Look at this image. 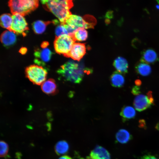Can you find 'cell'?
I'll list each match as a JSON object with an SVG mask.
<instances>
[{
	"instance_id": "21",
	"label": "cell",
	"mask_w": 159,
	"mask_h": 159,
	"mask_svg": "<svg viewBox=\"0 0 159 159\" xmlns=\"http://www.w3.org/2000/svg\"><path fill=\"white\" fill-rule=\"evenodd\" d=\"M69 146L68 143L64 140L58 142L54 146V150L56 153L58 155L64 154L68 151Z\"/></svg>"
},
{
	"instance_id": "35",
	"label": "cell",
	"mask_w": 159,
	"mask_h": 159,
	"mask_svg": "<svg viewBox=\"0 0 159 159\" xmlns=\"http://www.w3.org/2000/svg\"><path fill=\"white\" fill-rule=\"evenodd\" d=\"M158 1V3H159V1Z\"/></svg>"
},
{
	"instance_id": "25",
	"label": "cell",
	"mask_w": 159,
	"mask_h": 159,
	"mask_svg": "<svg viewBox=\"0 0 159 159\" xmlns=\"http://www.w3.org/2000/svg\"><path fill=\"white\" fill-rule=\"evenodd\" d=\"M56 37L64 35H69L64 25L61 24L58 25L55 29Z\"/></svg>"
},
{
	"instance_id": "32",
	"label": "cell",
	"mask_w": 159,
	"mask_h": 159,
	"mask_svg": "<svg viewBox=\"0 0 159 159\" xmlns=\"http://www.w3.org/2000/svg\"><path fill=\"white\" fill-rule=\"evenodd\" d=\"M135 83L136 86H139L141 84V81L139 80H137L135 81Z\"/></svg>"
},
{
	"instance_id": "14",
	"label": "cell",
	"mask_w": 159,
	"mask_h": 159,
	"mask_svg": "<svg viewBox=\"0 0 159 159\" xmlns=\"http://www.w3.org/2000/svg\"><path fill=\"white\" fill-rule=\"evenodd\" d=\"M157 54L152 49H148L143 52L141 60L148 64H153L158 61Z\"/></svg>"
},
{
	"instance_id": "9",
	"label": "cell",
	"mask_w": 159,
	"mask_h": 159,
	"mask_svg": "<svg viewBox=\"0 0 159 159\" xmlns=\"http://www.w3.org/2000/svg\"><path fill=\"white\" fill-rule=\"evenodd\" d=\"M86 47L85 44L74 43L67 57L80 61L85 54Z\"/></svg>"
},
{
	"instance_id": "34",
	"label": "cell",
	"mask_w": 159,
	"mask_h": 159,
	"mask_svg": "<svg viewBox=\"0 0 159 159\" xmlns=\"http://www.w3.org/2000/svg\"><path fill=\"white\" fill-rule=\"evenodd\" d=\"M155 128L158 130L159 131V122H158L156 125Z\"/></svg>"
},
{
	"instance_id": "11",
	"label": "cell",
	"mask_w": 159,
	"mask_h": 159,
	"mask_svg": "<svg viewBox=\"0 0 159 159\" xmlns=\"http://www.w3.org/2000/svg\"><path fill=\"white\" fill-rule=\"evenodd\" d=\"M109 152L102 146L97 145L90 152L86 159H110Z\"/></svg>"
},
{
	"instance_id": "16",
	"label": "cell",
	"mask_w": 159,
	"mask_h": 159,
	"mask_svg": "<svg viewBox=\"0 0 159 159\" xmlns=\"http://www.w3.org/2000/svg\"><path fill=\"white\" fill-rule=\"evenodd\" d=\"M110 81L112 86L116 87H121L124 85L125 79L122 74L117 71H115L111 75Z\"/></svg>"
},
{
	"instance_id": "29",
	"label": "cell",
	"mask_w": 159,
	"mask_h": 159,
	"mask_svg": "<svg viewBox=\"0 0 159 159\" xmlns=\"http://www.w3.org/2000/svg\"><path fill=\"white\" fill-rule=\"evenodd\" d=\"M147 96L150 101L151 103L153 105L154 104V101L151 91L148 92L147 94Z\"/></svg>"
},
{
	"instance_id": "17",
	"label": "cell",
	"mask_w": 159,
	"mask_h": 159,
	"mask_svg": "<svg viewBox=\"0 0 159 159\" xmlns=\"http://www.w3.org/2000/svg\"><path fill=\"white\" fill-rule=\"evenodd\" d=\"M135 69L137 73L143 76L148 75L151 71V68L148 64L141 60L136 64Z\"/></svg>"
},
{
	"instance_id": "26",
	"label": "cell",
	"mask_w": 159,
	"mask_h": 159,
	"mask_svg": "<svg viewBox=\"0 0 159 159\" xmlns=\"http://www.w3.org/2000/svg\"><path fill=\"white\" fill-rule=\"evenodd\" d=\"M131 92L133 95H138L141 92L140 88L138 86H134L132 88Z\"/></svg>"
},
{
	"instance_id": "15",
	"label": "cell",
	"mask_w": 159,
	"mask_h": 159,
	"mask_svg": "<svg viewBox=\"0 0 159 159\" xmlns=\"http://www.w3.org/2000/svg\"><path fill=\"white\" fill-rule=\"evenodd\" d=\"M42 91L47 94H53L57 92V86L54 80L49 79L45 80L41 85Z\"/></svg>"
},
{
	"instance_id": "18",
	"label": "cell",
	"mask_w": 159,
	"mask_h": 159,
	"mask_svg": "<svg viewBox=\"0 0 159 159\" xmlns=\"http://www.w3.org/2000/svg\"><path fill=\"white\" fill-rule=\"evenodd\" d=\"M136 115L135 109L129 106H124L120 112V115L124 121L134 118Z\"/></svg>"
},
{
	"instance_id": "13",
	"label": "cell",
	"mask_w": 159,
	"mask_h": 159,
	"mask_svg": "<svg viewBox=\"0 0 159 159\" xmlns=\"http://www.w3.org/2000/svg\"><path fill=\"white\" fill-rule=\"evenodd\" d=\"M113 65L118 72L125 74L127 73L128 65L127 60L123 57H119L113 62Z\"/></svg>"
},
{
	"instance_id": "6",
	"label": "cell",
	"mask_w": 159,
	"mask_h": 159,
	"mask_svg": "<svg viewBox=\"0 0 159 159\" xmlns=\"http://www.w3.org/2000/svg\"><path fill=\"white\" fill-rule=\"evenodd\" d=\"M12 16V22L10 30L16 34L26 35L29 28L24 16L18 13L13 14Z\"/></svg>"
},
{
	"instance_id": "3",
	"label": "cell",
	"mask_w": 159,
	"mask_h": 159,
	"mask_svg": "<svg viewBox=\"0 0 159 159\" xmlns=\"http://www.w3.org/2000/svg\"><path fill=\"white\" fill-rule=\"evenodd\" d=\"M38 0H11L8 5L12 14L18 13L23 16L29 14L37 8Z\"/></svg>"
},
{
	"instance_id": "31",
	"label": "cell",
	"mask_w": 159,
	"mask_h": 159,
	"mask_svg": "<svg viewBox=\"0 0 159 159\" xmlns=\"http://www.w3.org/2000/svg\"><path fill=\"white\" fill-rule=\"evenodd\" d=\"M48 44V42H44L42 43L41 46L42 48L46 47H47Z\"/></svg>"
},
{
	"instance_id": "2",
	"label": "cell",
	"mask_w": 159,
	"mask_h": 159,
	"mask_svg": "<svg viewBox=\"0 0 159 159\" xmlns=\"http://www.w3.org/2000/svg\"><path fill=\"white\" fill-rule=\"evenodd\" d=\"M41 2L45 8L52 12L61 24H64L72 14L69 9L73 5L72 0H45Z\"/></svg>"
},
{
	"instance_id": "12",
	"label": "cell",
	"mask_w": 159,
	"mask_h": 159,
	"mask_svg": "<svg viewBox=\"0 0 159 159\" xmlns=\"http://www.w3.org/2000/svg\"><path fill=\"white\" fill-rule=\"evenodd\" d=\"M0 39L4 46L8 47L15 43L16 37V34L10 30H6L2 33Z\"/></svg>"
},
{
	"instance_id": "22",
	"label": "cell",
	"mask_w": 159,
	"mask_h": 159,
	"mask_svg": "<svg viewBox=\"0 0 159 159\" xmlns=\"http://www.w3.org/2000/svg\"><path fill=\"white\" fill-rule=\"evenodd\" d=\"M12 22V16L9 14H4L0 16V25L4 28L10 30Z\"/></svg>"
},
{
	"instance_id": "30",
	"label": "cell",
	"mask_w": 159,
	"mask_h": 159,
	"mask_svg": "<svg viewBox=\"0 0 159 159\" xmlns=\"http://www.w3.org/2000/svg\"><path fill=\"white\" fill-rule=\"evenodd\" d=\"M58 159H72L70 157L67 155H64L60 157Z\"/></svg>"
},
{
	"instance_id": "7",
	"label": "cell",
	"mask_w": 159,
	"mask_h": 159,
	"mask_svg": "<svg viewBox=\"0 0 159 159\" xmlns=\"http://www.w3.org/2000/svg\"><path fill=\"white\" fill-rule=\"evenodd\" d=\"M75 31L78 29L83 28L85 29L93 28L94 25L85 20L81 16L74 14H71L66 20L64 23Z\"/></svg>"
},
{
	"instance_id": "8",
	"label": "cell",
	"mask_w": 159,
	"mask_h": 159,
	"mask_svg": "<svg viewBox=\"0 0 159 159\" xmlns=\"http://www.w3.org/2000/svg\"><path fill=\"white\" fill-rule=\"evenodd\" d=\"M38 49L35 50L34 55L36 57L35 63L39 65H44L48 62L51 59L52 53L47 47Z\"/></svg>"
},
{
	"instance_id": "27",
	"label": "cell",
	"mask_w": 159,
	"mask_h": 159,
	"mask_svg": "<svg viewBox=\"0 0 159 159\" xmlns=\"http://www.w3.org/2000/svg\"><path fill=\"white\" fill-rule=\"evenodd\" d=\"M138 126L140 128L146 129V126L145 121L143 119L140 120L139 121Z\"/></svg>"
},
{
	"instance_id": "1",
	"label": "cell",
	"mask_w": 159,
	"mask_h": 159,
	"mask_svg": "<svg viewBox=\"0 0 159 159\" xmlns=\"http://www.w3.org/2000/svg\"><path fill=\"white\" fill-rule=\"evenodd\" d=\"M92 70L73 61L67 62L57 71L58 73L66 80L75 83H79L86 73H92Z\"/></svg>"
},
{
	"instance_id": "20",
	"label": "cell",
	"mask_w": 159,
	"mask_h": 159,
	"mask_svg": "<svg viewBox=\"0 0 159 159\" xmlns=\"http://www.w3.org/2000/svg\"><path fill=\"white\" fill-rule=\"evenodd\" d=\"M51 23H53L52 21H36L34 22L32 24L33 30L35 33L41 34L45 31L47 26Z\"/></svg>"
},
{
	"instance_id": "33",
	"label": "cell",
	"mask_w": 159,
	"mask_h": 159,
	"mask_svg": "<svg viewBox=\"0 0 159 159\" xmlns=\"http://www.w3.org/2000/svg\"><path fill=\"white\" fill-rule=\"evenodd\" d=\"M26 49L25 48H21L20 50V52L22 54H24L26 52Z\"/></svg>"
},
{
	"instance_id": "23",
	"label": "cell",
	"mask_w": 159,
	"mask_h": 159,
	"mask_svg": "<svg viewBox=\"0 0 159 159\" xmlns=\"http://www.w3.org/2000/svg\"><path fill=\"white\" fill-rule=\"evenodd\" d=\"M88 36L87 31L85 29L79 28L76 30L72 37L75 41H83L87 39Z\"/></svg>"
},
{
	"instance_id": "10",
	"label": "cell",
	"mask_w": 159,
	"mask_h": 159,
	"mask_svg": "<svg viewBox=\"0 0 159 159\" xmlns=\"http://www.w3.org/2000/svg\"><path fill=\"white\" fill-rule=\"evenodd\" d=\"M133 105L135 109L139 112L149 108L153 105L147 95L142 94L136 96L134 100Z\"/></svg>"
},
{
	"instance_id": "19",
	"label": "cell",
	"mask_w": 159,
	"mask_h": 159,
	"mask_svg": "<svg viewBox=\"0 0 159 159\" xmlns=\"http://www.w3.org/2000/svg\"><path fill=\"white\" fill-rule=\"evenodd\" d=\"M116 139L117 141L122 144L127 143L132 139V136L127 130L121 129L116 133Z\"/></svg>"
},
{
	"instance_id": "24",
	"label": "cell",
	"mask_w": 159,
	"mask_h": 159,
	"mask_svg": "<svg viewBox=\"0 0 159 159\" xmlns=\"http://www.w3.org/2000/svg\"><path fill=\"white\" fill-rule=\"evenodd\" d=\"M0 155L1 157L5 158L8 155L9 146L5 141L1 140L0 142Z\"/></svg>"
},
{
	"instance_id": "28",
	"label": "cell",
	"mask_w": 159,
	"mask_h": 159,
	"mask_svg": "<svg viewBox=\"0 0 159 159\" xmlns=\"http://www.w3.org/2000/svg\"><path fill=\"white\" fill-rule=\"evenodd\" d=\"M140 159H158L155 156L150 155H146L142 156Z\"/></svg>"
},
{
	"instance_id": "5",
	"label": "cell",
	"mask_w": 159,
	"mask_h": 159,
	"mask_svg": "<svg viewBox=\"0 0 159 159\" xmlns=\"http://www.w3.org/2000/svg\"><path fill=\"white\" fill-rule=\"evenodd\" d=\"M75 41L69 35H64L56 37L54 42L56 52L67 57Z\"/></svg>"
},
{
	"instance_id": "4",
	"label": "cell",
	"mask_w": 159,
	"mask_h": 159,
	"mask_svg": "<svg viewBox=\"0 0 159 159\" xmlns=\"http://www.w3.org/2000/svg\"><path fill=\"white\" fill-rule=\"evenodd\" d=\"M25 73L26 77L33 83L40 85L46 80L47 72L42 67L33 64L26 68Z\"/></svg>"
}]
</instances>
